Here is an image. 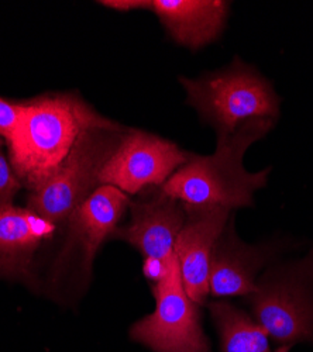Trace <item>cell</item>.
<instances>
[{"label":"cell","instance_id":"cell-1","mask_svg":"<svg viewBox=\"0 0 313 352\" xmlns=\"http://www.w3.org/2000/svg\"><path fill=\"white\" fill-rule=\"evenodd\" d=\"M118 124L72 94L34 98L23 103L20 122L6 141L9 161L23 186L37 190L60 168L83 131Z\"/></svg>","mask_w":313,"mask_h":352},{"label":"cell","instance_id":"cell-2","mask_svg":"<svg viewBox=\"0 0 313 352\" xmlns=\"http://www.w3.org/2000/svg\"><path fill=\"white\" fill-rule=\"evenodd\" d=\"M275 124L271 119H252L230 135L216 137L213 154H195L161 190L186 206L224 208L232 212L252 208L254 193L267 186L272 168L250 172L243 160L250 146L263 140Z\"/></svg>","mask_w":313,"mask_h":352},{"label":"cell","instance_id":"cell-3","mask_svg":"<svg viewBox=\"0 0 313 352\" xmlns=\"http://www.w3.org/2000/svg\"><path fill=\"white\" fill-rule=\"evenodd\" d=\"M180 82L186 94V104L215 130L216 137L230 135L252 119L278 122L281 117L282 100L272 82L239 56L227 67L196 79L181 76Z\"/></svg>","mask_w":313,"mask_h":352},{"label":"cell","instance_id":"cell-4","mask_svg":"<svg viewBox=\"0 0 313 352\" xmlns=\"http://www.w3.org/2000/svg\"><path fill=\"white\" fill-rule=\"evenodd\" d=\"M244 302L278 345L313 344V248L271 263Z\"/></svg>","mask_w":313,"mask_h":352},{"label":"cell","instance_id":"cell-5","mask_svg":"<svg viewBox=\"0 0 313 352\" xmlns=\"http://www.w3.org/2000/svg\"><path fill=\"white\" fill-rule=\"evenodd\" d=\"M129 195L115 186H99L65 224L64 245L48 274L54 298L78 293L88 285L100 245L111 239L130 208Z\"/></svg>","mask_w":313,"mask_h":352},{"label":"cell","instance_id":"cell-6","mask_svg":"<svg viewBox=\"0 0 313 352\" xmlns=\"http://www.w3.org/2000/svg\"><path fill=\"white\" fill-rule=\"evenodd\" d=\"M126 131L122 124L83 131L51 178L28 195L27 208L58 228L65 227L75 210L100 186L102 169Z\"/></svg>","mask_w":313,"mask_h":352},{"label":"cell","instance_id":"cell-7","mask_svg":"<svg viewBox=\"0 0 313 352\" xmlns=\"http://www.w3.org/2000/svg\"><path fill=\"white\" fill-rule=\"evenodd\" d=\"M155 310L138 320L130 337L154 352H211L201 311L184 287L178 258H171L165 275L153 286Z\"/></svg>","mask_w":313,"mask_h":352},{"label":"cell","instance_id":"cell-8","mask_svg":"<svg viewBox=\"0 0 313 352\" xmlns=\"http://www.w3.org/2000/svg\"><path fill=\"white\" fill-rule=\"evenodd\" d=\"M195 154L157 134L127 129L116 153L102 169L100 186H115L126 195L161 188Z\"/></svg>","mask_w":313,"mask_h":352},{"label":"cell","instance_id":"cell-9","mask_svg":"<svg viewBox=\"0 0 313 352\" xmlns=\"http://www.w3.org/2000/svg\"><path fill=\"white\" fill-rule=\"evenodd\" d=\"M138 195V199L130 203V220L119 226L111 237L130 244L144 259L168 263L175 254L186 206L161 188H150Z\"/></svg>","mask_w":313,"mask_h":352},{"label":"cell","instance_id":"cell-10","mask_svg":"<svg viewBox=\"0 0 313 352\" xmlns=\"http://www.w3.org/2000/svg\"><path fill=\"white\" fill-rule=\"evenodd\" d=\"M279 241L247 244L236 231L235 214L217 239L209 265V293L216 299L247 298L261 274L278 261Z\"/></svg>","mask_w":313,"mask_h":352},{"label":"cell","instance_id":"cell-11","mask_svg":"<svg viewBox=\"0 0 313 352\" xmlns=\"http://www.w3.org/2000/svg\"><path fill=\"white\" fill-rule=\"evenodd\" d=\"M230 216L232 210L224 208L186 206V219L177 240L175 255L184 287L199 306L206 305L211 296V256Z\"/></svg>","mask_w":313,"mask_h":352},{"label":"cell","instance_id":"cell-12","mask_svg":"<svg viewBox=\"0 0 313 352\" xmlns=\"http://www.w3.org/2000/svg\"><path fill=\"white\" fill-rule=\"evenodd\" d=\"M58 230L28 208L0 209V278L37 286L34 256Z\"/></svg>","mask_w":313,"mask_h":352},{"label":"cell","instance_id":"cell-13","mask_svg":"<svg viewBox=\"0 0 313 352\" xmlns=\"http://www.w3.org/2000/svg\"><path fill=\"white\" fill-rule=\"evenodd\" d=\"M171 40L192 51L216 41L224 32L230 3L222 0H144Z\"/></svg>","mask_w":313,"mask_h":352},{"label":"cell","instance_id":"cell-14","mask_svg":"<svg viewBox=\"0 0 313 352\" xmlns=\"http://www.w3.org/2000/svg\"><path fill=\"white\" fill-rule=\"evenodd\" d=\"M222 352H272L268 331L246 310L217 299L209 305Z\"/></svg>","mask_w":313,"mask_h":352},{"label":"cell","instance_id":"cell-15","mask_svg":"<svg viewBox=\"0 0 313 352\" xmlns=\"http://www.w3.org/2000/svg\"><path fill=\"white\" fill-rule=\"evenodd\" d=\"M23 188L10 161L5 155L0 144V209L10 206L16 195Z\"/></svg>","mask_w":313,"mask_h":352},{"label":"cell","instance_id":"cell-16","mask_svg":"<svg viewBox=\"0 0 313 352\" xmlns=\"http://www.w3.org/2000/svg\"><path fill=\"white\" fill-rule=\"evenodd\" d=\"M23 113V103H13L0 98V138L5 142L16 130Z\"/></svg>","mask_w":313,"mask_h":352},{"label":"cell","instance_id":"cell-17","mask_svg":"<svg viewBox=\"0 0 313 352\" xmlns=\"http://www.w3.org/2000/svg\"><path fill=\"white\" fill-rule=\"evenodd\" d=\"M291 348H292L291 345H278V348H277L275 352H290Z\"/></svg>","mask_w":313,"mask_h":352}]
</instances>
